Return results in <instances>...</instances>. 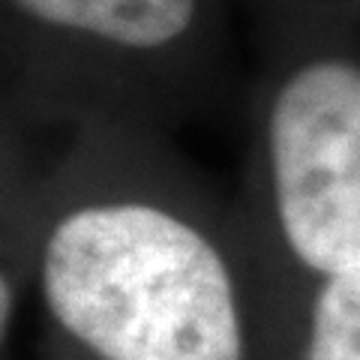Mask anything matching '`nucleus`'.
Here are the masks:
<instances>
[{
	"label": "nucleus",
	"mask_w": 360,
	"mask_h": 360,
	"mask_svg": "<svg viewBox=\"0 0 360 360\" xmlns=\"http://www.w3.org/2000/svg\"><path fill=\"white\" fill-rule=\"evenodd\" d=\"M0 135L30 201L33 360H258L231 195L174 132L94 117Z\"/></svg>",
	"instance_id": "f257e3e1"
},
{
	"label": "nucleus",
	"mask_w": 360,
	"mask_h": 360,
	"mask_svg": "<svg viewBox=\"0 0 360 360\" xmlns=\"http://www.w3.org/2000/svg\"><path fill=\"white\" fill-rule=\"evenodd\" d=\"M231 195L258 300L360 270V0H250Z\"/></svg>",
	"instance_id": "f03ea898"
},
{
	"label": "nucleus",
	"mask_w": 360,
	"mask_h": 360,
	"mask_svg": "<svg viewBox=\"0 0 360 360\" xmlns=\"http://www.w3.org/2000/svg\"><path fill=\"white\" fill-rule=\"evenodd\" d=\"M246 0H0V127L180 132L238 87Z\"/></svg>",
	"instance_id": "7ed1b4c3"
},
{
	"label": "nucleus",
	"mask_w": 360,
	"mask_h": 360,
	"mask_svg": "<svg viewBox=\"0 0 360 360\" xmlns=\"http://www.w3.org/2000/svg\"><path fill=\"white\" fill-rule=\"evenodd\" d=\"M258 360H360V270L258 300Z\"/></svg>",
	"instance_id": "20e7f679"
}]
</instances>
